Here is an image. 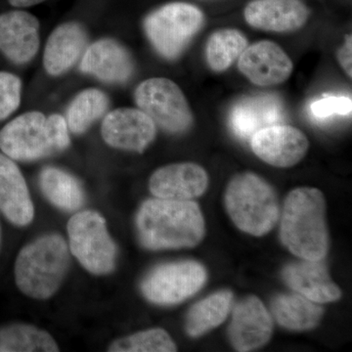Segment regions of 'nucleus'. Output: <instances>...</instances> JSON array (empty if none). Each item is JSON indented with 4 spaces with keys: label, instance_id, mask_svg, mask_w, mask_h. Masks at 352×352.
Wrapping results in <instances>:
<instances>
[{
    "label": "nucleus",
    "instance_id": "nucleus-1",
    "mask_svg": "<svg viewBox=\"0 0 352 352\" xmlns=\"http://www.w3.org/2000/svg\"><path fill=\"white\" fill-rule=\"evenodd\" d=\"M139 240L146 249H184L200 244L206 233L205 219L193 201L150 199L136 215Z\"/></svg>",
    "mask_w": 352,
    "mask_h": 352
},
{
    "label": "nucleus",
    "instance_id": "nucleus-2",
    "mask_svg": "<svg viewBox=\"0 0 352 352\" xmlns=\"http://www.w3.org/2000/svg\"><path fill=\"white\" fill-rule=\"evenodd\" d=\"M280 239L287 249L305 261H322L327 256L329 233L326 201L320 190L300 187L285 200Z\"/></svg>",
    "mask_w": 352,
    "mask_h": 352
},
{
    "label": "nucleus",
    "instance_id": "nucleus-3",
    "mask_svg": "<svg viewBox=\"0 0 352 352\" xmlns=\"http://www.w3.org/2000/svg\"><path fill=\"white\" fill-rule=\"evenodd\" d=\"M71 144L67 120L59 113L46 117L28 112L0 131V150L15 161L32 162L64 151Z\"/></svg>",
    "mask_w": 352,
    "mask_h": 352
},
{
    "label": "nucleus",
    "instance_id": "nucleus-4",
    "mask_svg": "<svg viewBox=\"0 0 352 352\" xmlns=\"http://www.w3.org/2000/svg\"><path fill=\"white\" fill-rule=\"evenodd\" d=\"M69 265V249L57 234L43 236L25 245L15 263V281L25 296L47 300L59 289Z\"/></svg>",
    "mask_w": 352,
    "mask_h": 352
},
{
    "label": "nucleus",
    "instance_id": "nucleus-5",
    "mask_svg": "<svg viewBox=\"0 0 352 352\" xmlns=\"http://www.w3.org/2000/svg\"><path fill=\"white\" fill-rule=\"evenodd\" d=\"M226 207L234 224L243 232L261 237L279 219V203L272 186L254 173L234 176L226 191Z\"/></svg>",
    "mask_w": 352,
    "mask_h": 352
},
{
    "label": "nucleus",
    "instance_id": "nucleus-6",
    "mask_svg": "<svg viewBox=\"0 0 352 352\" xmlns=\"http://www.w3.org/2000/svg\"><path fill=\"white\" fill-rule=\"evenodd\" d=\"M204 21L205 16L198 7L171 2L145 18L144 30L157 52L166 59L175 60L200 31Z\"/></svg>",
    "mask_w": 352,
    "mask_h": 352
},
{
    "label": "nucleus",
    "instance_id": "nucleus-7",
    "mask_svg": "<svg viewBox=\"0 0 352 352\" xmlns=\"http://www.w3.org/2000/svg\"><path fill=\"white\" fill-rule=\"evenodd\" d=\"M69 249L83 267L94 275L112 272L117 245L108 232L106 220L94 210H83L69 219Z\"/></svg>",
    "mask_w": 352,
    "mask_h": 352
},
{
    "label": "nucleus",
    "instance_id": "nucleus-8",
    "mask_svg": "<svg viewBox=\"0 0 352 352\" xmlns=\"http://www.w3.org/2000/svg\"><path fill=\"white\" fill-rule=\"evenodd\" d=\"M134 100L156 126L168 133H184L193 124L186 97L182 88L168 78H152L141 82L134 92Z\"/></svg>",
    "mask_w": 352,
    "mask_h": 352
},
{
    "label": "nucleus",
    "instance_id": "nucleus-9",
    "mask_svg": "<svg viewBox=\"0 0 352 352\" xmlns=\"http://www.w3.org/2000/svg\"><path fill=\"white\" fill-rule=\"evenodd\" d=\"M207 270L194 261L162 264L146 276L141 285L148 300L160 305L184 302L198 293L207 282Z\"/></svg>",
    "mask_w": 352,
    "mask_h": 352
},
{
    "label": "nucleus",
    "instance_id": "nucleus-10",
    "mask_svg": "<svg viewBox=\"0 0 352 352\" xmlns=\"http://www.w3.org/2000/svg\"><path fill=\"white\" fill-rule=\"evenodd\" d=\"M102 138L111 147L142 153L157 134V126L140 109L119 108L102 122Z\"/></svg>",
    "mask_w": 352,
    "mask_h": 352
},
{
    "label": "nucleus",
    "instance_id": "nucleus-11",
    "mask_svg": "<svg viewBox=\"0 0 352 352\" xmlns=\"http://www.w3.org/2000/svg\"><path fill=\"white\" fill-rule=\"evenodd\" d=\"M252 151L264 163L275 168H291L300 163L309 148L305 134L286 124L261 129L251 138Z\"/></svg>",
    "mask_w": 352,
    "mask_h": 352
},
{
    "label": "nucleus",
    "instance_id": "nucleus-12",
    "mask_svg": "<svg viewBox=\"0 0 352 352\" xmlns=\"http://www.w3.org/2000/svg\"><path fill=\"white\" fill-rule=\"evenodd\" d=\"M272 332V317L258 296H245L234 307L228 336L236 351H252L265 346Z\"/></svg>",
    "mask_w": 352,
    "mask_h": 352
},
{
    "label": "nucleus",
    "instance_id": "nucleus-13",
    "mask_svg": "<svg viewBox=\"0 0 352 352\" xmlns=\"http://www.w3.org/2000/svg\"><path fill=\"white\" fill-rule=\"evenodd\" d=\"M238 69L254 85L274 87L288 80L294 64L277 43L261 41L245 48L238 59Z\"/></svg>",
    "mask_w": 352,
    "mask_h": 352
},
{
    "label": "nucleus",
    "instance_id": "nucleus-14",
    "mask_svg": "<svg viewBox=\"0 0 352 352\" xmlns=\"http://www.w3.org/2000/svg\"><path fill=\"white\" fill-rule=\"evenodd\" d=\"M208 175L194 163L168 164L157 168L149 180V189L156 198L192 201L207 191Z\"/></svg>",
    "mask_w": 352,
    "mask_h": 352
},
{
    "label": "nucleus",
    "instance_id": "nucleus-15",
    "mask_svg": "<svg viewBox=\"0 0 352 352\" xmlns=\"http://www.w3.org/2000/svg\"><path fill=\"white\" fill-rule=\"evenodd\" d=\"M38 20L32 14L13 10L0 15V51L15 64L32 61L39 50Z\"/></svg>",
    "mask_w": 352,
    "mask_h": 352
},
{
    "label": "nucleus",
    "instance_id": "nucleus-16",
    "mask_svg": "<svg viewBox=\"0 0 352 352\" xmlns=\"http://www.w3.org/2000/svg\"><path fill=\"white\" fill-rule=\"evenodd\" d=\"M309 15L302 0H252L244 10L245 22L251 27L275 32L298 31Z\"/></svg>",
    "mask_w": 352,
    "mask_h": 352
},
{
    "label": "nucleus",
    "instance_id": "nucleus-17",
    "mask_svg": "<svg viewBox=\"0 0 352 352\" xmlns=\"http://www.w3.org/2000/svg\"><path fill=\"white\" fill-rule=\"evenodd\" d=\"M80 69L102 82L124 83L134 73V62L129 51L113 39L92 43L83 53Z\"/></svg>",
    "mask_w": 352,
    "mask_h": 352
},
{
    "label": "nucleus",
    "instance_id": "nucleus-18",
    "mask_svg": "<svg viewBox=\"0 0 352 352\" xmlns=\"http://www.w3.org/2000/svg\"><path fill=\"white\" fill-rule=\"evenodd\" d=\"M285 119L283 104L275 95L247 97L231 109L229 124L237 138L251 140L256 132L281 124Z\"/></svg>",
    "mask_w": 352,
    "mask_h": 352
},
{
    "label": "nucleus",
    "instance_id": "nucleus-19",
    "mask_svg": "<svg viewBox=\"0 0 352 352\" xmlns=\"http://www.w3.org/2000/svg\"><path fill=\"white\" fill-rule=\"evenodd\" d=\"M284 281L296 294L311 302L329 303L342 298V291L330 276L321 261H305L287 264L282 271Z\"/></svg>",
    "mask_w": 352,
    "mask_h": 352
},
{
    "label": "nucleus",
    "instance_id": "nucleus-20",
    "mask_svg": "<svg viewBox=\"0 0 352 352\" xmlns=\"http://www.w3.org/2000/svg\"><path fill=\"white\" fill-rule=\"evenodd\" d=\"M0 210L18 226L31 223L34 208L24 176L13 160L0 153Z\"/></svg>",
    "mask_w": 352,
    "mask_h": 352
},
{
    "label": "nucleus",
    "instance_id": "nucleus-21",
    "mask_svg": "<svg viewBox=\"0 0 352 352\" xmlns=\"http://www.w3.org/2000/svg\"><path fill=\"white\" fill-rule=\"evenodd\" d=\"M87 45V34L82 25L67 22L50 36L43 53V66L50 76L63 75L82 56Z\"/></svg>",
    "mask_w": 352,
    "mask_h": 352
},
{
    "label": "nucleus",
    "instance_id": "nucleus-22",
    "mask_svg": "<svg viewBox=\"0 0 352 352\" xmlns=\"http://www.w3.org/2000/svg\"><path fill=\"white\" fill-rule=\"evenodd\" d=\"M271 312L281 327L289 331L311 330L318 325L323 308L300 294H283L273 298Z\"/></svg>",
    "mask_w": 352,
    "mask_h": 352
},
{
    "label": "nucleus",
    "instance_id": "nucleus-23",
    "mask_svg": "<svg viewBox=\"0 0 352 352\" xmlns=\"http://www.w3.org/2000/svg\"><path fill=\"white\" fill-rule=\"evenodd\" d=\"M233 300L232 292L221 289L196 302L187 314V333L191 338H199L219 327L230 314Z\"/></svg>",
    "mask_w": 352,
    "mask_h": 352
},
{
    "label": "nucleus",
    "instance_id": "nucleus-24",
    "mask_svg": "<svg viewBox=\"0 0 352 352\" xmlns=\"http://www.w3.org/2000/svg\"><path fill=\"white\" fill-rule=\"evenodd\" d=\"M39 184L48 201L61 210L73 212L85 203V193L80 183L60 168H44L39 175Z\"/></svg>",
    "mask_w": 352,
    "mask_h": 352
},
{
    "label": "nucleus",
    "instance_id": "nucleus-25",
    "mask_svg": "<svg viewBox=\"0 0 352 352\" xmlns=\"http://www.w3.org/2000/svg\"><path fill=\"white\" fill-rule=\"evenodd\" d=\"M248 47V39L235 29L212 32L206 44V60L210 69L222 73L232 66Z\"/></svg>",
    "mask_w": 352,
    "mask_h": 352
},
{
    "label": "nucleus",
    "instance_id": "nucleus-26",
    "mask_svg": "<svg viewBox=\"0 0 352 352\" xmlns=\"http://www.w3.org/2000/svg\"><path fill=\"white\" fill-rule=\"evenodd\" d=\"M0 351L55 352L59 347L50 333L34 326L14 324L0 330Z\"/></svg>",
    "mask_w": 352,
    "mask_h": 352
},
{
    "label": "nucleus",
    "instance_id": "nucleus-27",
    "mask_svg": "<svg viewBox=\"0 0 352 352\" xmlns=\"http://www.w3.org/2000/svg\"><path fill=\"white\" fill-rule=\"evenodd\" d=\"M109 107L107 95L96 88L83 90L76 95L67 111V124L69 131L82 134L102 116Z\"/></svg>",
    "mask_w": 352,
    "mask_h": 352
},
{
    "label": "nucleus",
    "instance_id": "nucleus-28",
    "mask_svg": "<svg viewBox=\"0 0 352 352\" xmlns=\"http://www.w3.org/2000/svg\"><path fill=\"white\" fill-rule=\"evenodd\" d=\"M112 352H173L177 346L170 333L156 328L127 336L115 340L109 346Z\"/></svg>",
    "mask_w": 352,
    "mask_h": 352
},
{
    "label": "nucleus",
    "instance_id": "nucleus-29",
    "mask_svg": "<svg viewBox=\"0 0 352 352\" xmlns=\"http://www.w3.org/2000/svg\"><path fill=\"white\" fill-rule=\"evenodd\" d=\"M22 82L17 76L0 72V122L12 115L21 103Z\"/></svg>",
    "mask_w": 352,
    "mask_h": 352
},
{
    "label": "nucleus",
    "instance_id": "nucleus-30",
    "mask_svg": "<svg viewBox=\"0 0 352 352\" xmlns=\"http://www.w3.org/2000/svg\"><path fill=\"white\" fill-rule=\"evenodd\" d=\"M352 109L351 98L346 96H329L314 102L310 110L315 118L325 119L333 115H351Z\"/></svg>",
    "mask_w": 352,
    "mask_h": 352
},
{
    "label": "nucleus",
    "instance_id": "nucleus-31",
    "mask_svg": "<svg viewBox=\"0 0 352 352\" xmlns=\"http://www.w3.org/2000/svg\"><path fill=\"white\" fill-rule=\"evenodd\" d=\"M352 36L346 34L344 38V43L339 48L337 53L338 61L346 72V75L351 78L352 76Z\"/></svg>",
    "mask_w": 352,
    "mask_h": 352
},
{
    "label": "nucleus",
    "instance_id": "nucleus-32",
    "mask_svg": "<svg viewBox=\"0 0 352 352\" xmlns=\"http://www.w3.org/2000/svg\"><path fill=\"white\" fill-rule=\"evenodd\" d=\"M45 0H8L10 6L17 7V8H25V7H32L43 3Z\"/></svg>",
    "mask_w": 352,
    "mask_h": 352
}]
</instances>
